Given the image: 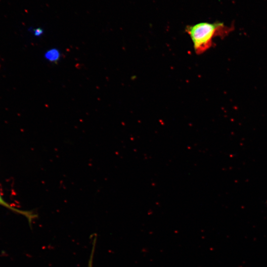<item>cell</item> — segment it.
Masks as SVG:
<instances>
[{"instance_id":"obj_1","label":"cell","mask_w":267,"mask_h":267,"mask_svg":"<svg viewBox=\"0 0 267 267\" xmlns=\"http://www.w3.org/2000/svg\"><path fill=\"white\" fill-rule=\"evenodd\" d=\"M232 29L222 22H202L187 25L185 30L192 41L195 52L201 54L212 47L215 38H224Z\"/></svg>"},{"instance_id":"obj_2","label":"cell","mask_w":267,"mask_h":267,"mask_svg":"<svg viewBox=\"0 0 267 267\" xmlns=\"http://www.w3.org/2000/svg\"><path fill=\"white\" fill-rule=\"evenodd\" d=\"M0 205L5 207L6 208L14 211V212L23 215L28 219L29 223H31L32 221L37 217V215L34 214L32 212L22 211L12 207L11 205H10L8 203H7L6 201L4 200L0 194Z\"/></svg>"},{"instance_id":"obj_3","label":"cell","mask_w":267,"mask_h":267,"mask_svg":"<svg viewBox=\"0 0 267 267\" xmlns=\"http://www.w3.org/2000/svg\"><path fill=\"white\" fill-rule=\"evenodd\" d=\"M95 245H92L91 253L89 256V264H88V267H93V257H94V254L95 252Z\"/></svg>"},{"instance_id":"obj_4","label":"cell","mask_w":267,"mask_h":267,"mask_svg":"<svg viewBox=\"0 0 267 267\" xmlns=\"http://www.w3.org/2000/svg\"><path fill=\"white\" fill-rule=\"evenodd\" d=\"M33 31L34 35L36 36H39L43 33V30L40 28L33 29Z\"/></svg>"}]
</instances>
